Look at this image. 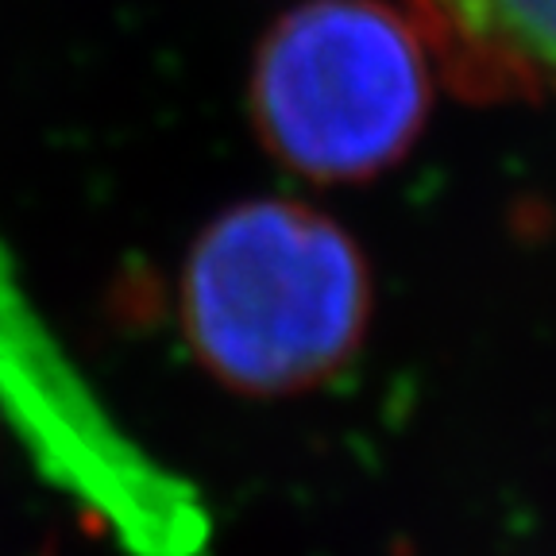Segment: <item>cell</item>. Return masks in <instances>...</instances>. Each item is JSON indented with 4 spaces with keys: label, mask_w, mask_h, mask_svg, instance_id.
<instances>
[{
    "label": "cell",
    "mask_w": 556,
    "mask_h": 556,
    "mask_svg": "<svg viewBox=\"0 0 556 556\" xmlns=\"http://www.w3.org/2000/svg\"><path fill=\"white\" fill-rule=\"evenodd\" d=\"M190 356L248 399H290L352 364L371 325V270L321 208L252 198L190 243L178 282Z\"/></svg>",
    "instance_id": "1"
},
{
    "label": "cell",
    "mask_w": 556,
    "mask_h": 556,
    "mask_svg": "<svg viewBox=\"0 0 556 556\" xmlns=\"http://www.w3.org/2000/svg\"><path fill=\"white\" fill-rule=\"evenodd\" d=\"M402 9L456 97L556 101V0H402Z\"/></svg>",
    "instance_id": "3"
},
{
    "label": "cell",
    "mask_w": 556,
    "mask_h": 556,
    "mask_svg": "<svg viewBox=\"0 0 556 556\" xmlns=\"http://www.w3.org/2000/svg\"><path fill=\"white\" fill-rule=\"evenodd\" d=\"M437 89V62L402 4L305 0L255 47L248 116L278 166L356 186L414 151Z\"/></svg>",
    "instance_id": "2"
}]
</instances>
